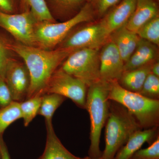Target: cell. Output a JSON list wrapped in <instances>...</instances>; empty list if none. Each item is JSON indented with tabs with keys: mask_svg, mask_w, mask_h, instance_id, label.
<instances>
[{
	"mask_svg": "<svg viewBox=\"0 0 159 159\" xmlns=\"http://www.w3.org/2000/svg\"><path fill=\"white\" fill-rule=\"evenodd\" d=\"M38 22L30 11L10 14L0 11V27L11 34L17 42L35 46L34 28Z\"/></svg>",
	"mask_w": 159,
	"mask_h": 159,
	"instance_id": "cell-8",
	"label": "cell"
},
{
	"mask_svg": "<svg viewBox=\"0 0 159 159\" xmlns=\"http://www.w3.org/2000/svg\"><path fill=\"white\" fill-rule=\"evenodd\" d=\"M108 99L125 107L136 119L142 129L158 127L159 100L123 88L118 81L110 82Z\"/></svg>",
	"mask_w": 159,
	"mask_h": 159,
	"instance_id": "cell-4",
	"label": "cell"
},
{
	"mask_svg": "<svg viewBox=\"0 0 159 159\" xmlns=\"http://www.w3.org/2000/svg\"><path fill=\"white\" fill-rule=\"evenodd\" d=\"M151 73L159 77V63L158 62L153 63L151 66Z\"/></svg>",
	"mask_w": 159,
	"mask_h": 159,
	"instance_id": "cell-32",
	"label": "cell"
},
{
	"mask_svg": "<svg viewBox=\"0 0 159 159\" xmlns=\"http://www.w3.org/2000/svg\"><path fill=\"white\" fill-rule=\"evenodd\" d=\"M0 11L10 14L23 12L22 0H0Z\"/></svg>",
	"mask_w": 159,
	"mask_h": 159,
	"instance_id": "cell-28",
	"label": "cell"
},
{
	"mask_svg": "<svg viewBox=\"0 0 159 159\" xmlns=\"http://www.w3.org/2000/svg\"><path fill=\"white\" fill-rule=\"evenodd\" d=\"M108 38L106 30L100 21L69 34L57 48L73 51L84 48L99 49Z\"/></svg>",
	"mask_w": 159,
	"mask_h": 159,
	"instance_id": "cell-9",
	"label": "cell"
},
{
	"mask_svg": "<svg viewBox=\"0 0 159 159\" xmlns=\"http://www.w3.org/2000/svg\"><path fill=\"white\" fill-rule=\"evenodd\" d=\"M157 54V49L155 45L141 39L135 50L125 63L124 72L152 63Z\"/></svg>",
	"mask_w": 159,
	"mask_h": 159,
	"instance_id": "cell-16",
	"label": "cell"
},
{
	"mask_svg": "<svg viewBox=\"0 0 159 159\" xmlns=\"http://www.w3.org/2000/svg\"><path fill=\"white\" fill-rule=\"evenodd\" d=\"M130 159H159V136L149 147L137 151Z\"/></svg>",
	"mask_w": 159,
	"mask_h": 159,
	"instance_id": "cell-27",
	"label": "cell"
},
{
	"mask_svg": "<svg viewBox=\"0 0 159 159\" xmlns=\"http://www.w3.org/2000/svg\"><path fill=\"white\" fill-rule=\"evenodd\" d=\"M152 63L139 68L123 72L118 82L125 89L139 93L146 77L151 72V70Z\"/></svg>",
	"mask_w": 159,
	"mask_h": 159,
	"instance_id": "cell-19",
	"label": "cell"
},
{
	"mask_svg": "<svg viewBox=\"0 0 159 159\" xmlns=\"http://www.w3.org/2000/svg\"><path fill=\"white\" fill-rule=\"evenodd\" d=\"M65 99V97L58 94L46 93L43 95L38 114L44 117L46 124L52 123V117L55 111Z\"/></svg>",
	"mask_w": 159,
	"mask_h": 159,
	"instance_id": "cell-20",
	"label": "cell"
},
{
	"mask_svg": "<svg viewBox=\"0 0 159 159\" xmlns=\"http://www.w3.org/2000/svg\"><path fill=\"white\" fill-rule=\"evenodd\" d=\"M156 1H157V2H159V0H156Z\"/></svg>",
	"mask_w": 159,
	"mask_h": 159,
	"instance_id": "cell-34",
	"label": "cell"
},
{
	"mask_svg": "<svg viewBox=\"0 0 159 159\" xmlns=\"http://www.w3.org/2000/svg\"><path fill=\"white\" fill-rule=\"evenodd\" d=\"M8 46L23 60L29 71L30 85L26 99L44 94L52 74L74 51L59 48L46 50L17 42L9 43Z\"/></svg>",
	"mask_w": 159,
	"mask_h": 159,
	"instance_id": "cell-1",
	"label": "cell"
},
{
	"mask_svg": "<svg viewBox=\"0 0 159 159\" xmlns=\"http://www.w3.org/2000/svg\"><path fill=\"white\" fill-rule=\"evenodd\" d=\"M158 127L139 129L129 139L125 145L119 149L114 159H130L134 154L141 149L145 142L151 144L157 138Z\"/></svg>",
	"mask_w": 159,
	"mask_h": 159,
	"instance_id": "cell-13",
	"label": "cell"
},
{
	"mask_svg": "<svg viewBox=\"0 0 159 159\" xmlns=\"http://www.w3.org/2000/svg\"><path fill=\"white\" fill-rule=\"evenodd\" d=\"M4 78L13 101L25 100L30 85L29 71L25 63L11 58L5 69Z\"/></svg>",
	"mask_w": 159,
	"mask_h": 159,
	"instance_id": "cell-10",
	"label": "cell"
},
{
	"mask_svg": "<svg viewBox=\"0 0 159 159\" xmlns=\"http://www.w3.org/2000/svg\"><path fill=\"white\" fill-rule=\"evenodd\" d=\"M47 139L43 152L39 159H83L71 153L57 138L52 123L46 124Z\"/></svg>",
	"mask_w": 159,
	"mask_h": 159,
	"instance_id": "cell-18",
	"label": "cell"
},
{
	"mask_svg": "<svg viewBox=\"0 0 159 159\" xmlns=\"http://www.w3.org/2000/svg\"><path fill=\"white\" fill-rule=\"evenodd\" d=\"M139 93L150 99H159V77L151 72L146 77Z\"/></svg>",
	"mask_w": 159,
	"mask_h": 159,
	"instance_id": "cell-25",
	"label": "cell"
},
{
	"mask_svg": "<svg viewBox=\"0 0 159 159\" xmlns=\"http://www.w3.org/2000/svg\"><path fill=\"white\" fill-rule=\"evenodd\" d=\"M87 86L100 78L99 49L84 48L72 52L60 68Z\"/></svg>",
	"mask_w": 159,
	"mask_h": 159,
	"instance_id": "cell-6",
	"label": "cell"
},
{
	"mask_svg": "<svg viewBox=\"0 0 159 159\" xmlns=\"http://www.w3.org/2000/svg\"><path fill=\"white\" fill-rule=\"evenodd\" d=\"M111 101L106 122L105 147L101 157L102 159H114L129 137L135 132L142 129L124 107Z\"/></svg>",
	"mask_w": 159,
	"mask_h": 159,
	"instance_id": "cell-3",
	"label": "cell"
},
{
	"mask_svg": "<svg viewBox=\"0 0 159 159\" xmlns=\"http://www.w3.org/2000/svg\"><path fill=\"white\" fill-rule=\"evenodd\" d=\"M21 118L19 102L13 101L7 106L0 108V136L2 135L11 123Z\"/></svg>",
	"mask_w": 159,
	"mask_h": 159,
	"instance_id": "cell-22",
	"label": "cell"
},
{
	"mask_svg": "<svg viewBox=\"0 0 159 159\" xmlns=\"http://www.w3.org/2000/svg\"><path fill=\"white\" fill-rule=\"evenodd\" d=\"M95 19L93 11L86 3L78 14L67 20L60 22H38L34 28L35 45L46 50L55 49L75 27Z\"/></svg>",
	"mask_w": 159,
	"mask_h": 159,
	"instance_id": "cell-5",
	"label": "cell"
},
{
	"mask_svg": "<svg viewBox=\"0 0 159 159\" xmlns=\"http://www.w3.org/2000/svg\"><path fill=\"white\" fill-rule=\"evenodd\" d=\"M100 78L107 82L119 81L124 72L125 62L117 47L109 39L99 51Z\"/></svg>",
	"mask_w": 159,
	"mask_h": 159,
	"instance_id": "cell-11",
	"label": "cell"
},
{
	"mask_svg": "<svg viewBox=\"0 0 159 159\" xmlns=\"http://www.w3.org/2000/svg\"><path fill=\"white\" fill-rule=\"evenodd\" d=\"M159 15V6L156 0H137L133 13L125 27L136 32L145 23Z\"/></svg>",
	"mask_w": 159,
	"mask_h": 159,
	"instance_id": "cell-14",
	"label": "cell"
},
{
	"mask_svg": "<svg viewBox=\"0 0 159 159\" xmlns=\"http://www.w3.org/2000/svg\"><path fill=\"white\" fill-rule=\"evenodd\" d=\"M87 88L80 80L59 68L51 76L44 94H58L70 99L79 107L85 108Z\"/></svg>",
	"mask_w": 159,
	"mask_h": 159,
	"instance_id": "cell-7",
	"label": "cell"
},
{
	"mask_svg": "<svg viewBox=\"0 0 159 159\" xmlns=\"http://www.w3.org/2000/svg\"><path fill=\"white\" fill-rule=\"evenodd\" d=\"M0 159H10V155L2 135L0 136Z\"/></svg>",
	"mask_w": 159,
	"mask_h": 159,
	"instance_id": "cell-31",
	"label": "cell"
},
{
	"mask_svg": "<svg viewBox=\"0 0 159 159\" xmlns=\"http://www.w3.org/2000/svg\"><path fill=\"white\" fill-rule=\"evenodd\" d=\"M139 37L155 45H159V16L148 21L136 32Z\"/></svg>",
	"mask_w": 159,
	"mask_h": 159,
	"instance_id": "cell-24",
	"label": "cell"
},
{
	"mask_svg": "<svg viewBox=\"0 0 159 159\" xmlns=\"http://www.w3.org/2000/svg\"><path fill=\"white\" fill-rule=\"evenodd\" d=\"M42 96H35L20 102L22 118L26 127L29 125L38 113Z\"/></svg>",
	"mask_w": 159,
	"mask_h": 159,
	"instance_id": "cell-23",
	"label": "cell"
},
{
	"mask_svg": "<svg viewBox=\"0 0 159 159\" xmlns=\"http://www.w3.org/2000/svg\"><path fill=\"white\" fill-rule=\"evenodd\" d=\"M8 44L9 43H3L0 39V76L3 77L7 63L12 58L10 52H12L9 49Z\"/></svg>",
	"mask_w": 159,
	"mask_h": 159,
	"instance_id": "cell-29",
	"label": "cell"
},
{
	"mask_svg": "<svg viewBox=\"0 0 159 159\" xmlns=\"http://www.w3.org/2000/svg\"><path fill=\"white\" fill-rule=\"evenodd\" d=\"M108 39L117 47L125 63L134 53L141 39L136 32L128 30L125 25L111 33Z\"/></svg>",
	"mask_w": 159,
	"mask_h": 159,
	"instance_id": "cell-15",
	"label": "cell"
},
{
	"mask_svg": "<svg viewBox=\"0 0 159 159\" xmlns=\"http://www.w3.org/2000/svg\"><path fill=\"white\" fill-rule=\"evenodd\" d=\"M50 14L55 20H67L78 14L86 0H44Z\"/></svg>",
	"mask_w": 159,
	"mask_h": 159,
	"instance_id": "cell-17",
	"label": "cell"
},
{
	"mask_svg": "<svg viewBox=\"0 0 159 159\" xmlns=\"http://www.w3.org/2000/svg\"><path fill=\"white\" fill-rule=\"evenodd\" d=\"M136 3L137 0H122L101 18L100 21L109 37L127 23L134 11Z\"/></svg>",
	"mask_w": 159,
	"mask_h": 159,
	"instance_id": "cell-12",
	"label": "cell"
},
{
	"mask_svg": "<svg viewBox=\"0 0 159 159\" xmlns=\"http://www.w3.org/2000/svg\"><path fill=\"white\" fill-rule=\"evenodd\" d=\"M88 88L85 109L88 111L91 122L89 157L96 159L102 154L99 144L102 129L109 113L110 82L100 79Z\"/></svg>",
	"mask_w": 159,
	"mask_h": 159,
	"instance_id": "cell-2",
	"label": "cell"
},
{
	"mask_svg": "<svg viewBox=\"0 0 159 159\" xmlns=\"http://www.w3.org/2000/svg\"><path fill=\"white\" fill-rule=\"evenodd\" d=\"M122 0H86L93 11L95 17L101 18Z\"/></svg>",
	"mask_w": 159,
	"mask_h": 159,
	"instance_id": "cell-26",
	"label": "cell"
},
{
	"mask_svg": "<svg viewBox=\"0 0 159 159\" xmlns=\"http://www.w3.org/2000/svg\"><path fill=\"white\" fill-rule=\"evenodd\" d=\"M13 101L11 93L4 77L0 76V108L7 106Z\"/></svg>",
	"mask_w": 159,
	"mask_h": 159,
	"instance_id": "cell-30",
	"label": "cell"
},
{
	"mask_svg": "<svg viewBox=\"0 0 159 159\" xmlns=\"http://www.w3.org/2000/svg\"><path fill=\"white\" fill-rule=\"evenodd\" d=\"M83 159H102V158L101 157H100L98 158H92L90 157H85L83 158Z\"/></svg>",
	"mask_w": 159,
	"mask_h": 159,
	"instance_id": "cell-33",
	"label": "cell"
},
{
	"mask_svg": "<svg viewBox=\"0 0 159 159\" xmlns=\"http://www.w3.org/2000/svg\"><path fill=\"white\" fill-rule=\"evenodd\" d=\"M23 12L30 11L37 22L56 21L50 14L44 0H22Z\"/></svg>",
	"mask_w": 159,
	"mask_h": 159,
	"instance_id": "cell-21",
	"label": "cell"
}]
</instances>
